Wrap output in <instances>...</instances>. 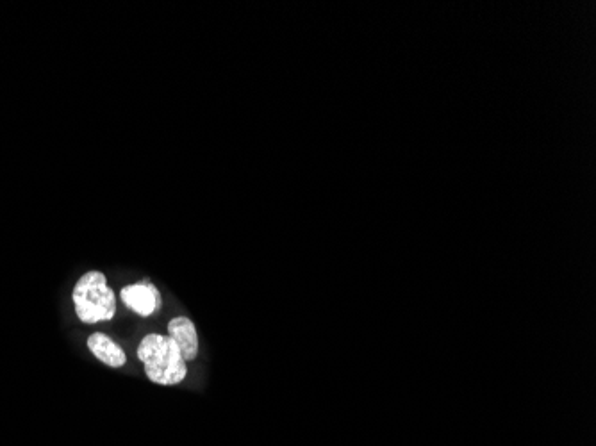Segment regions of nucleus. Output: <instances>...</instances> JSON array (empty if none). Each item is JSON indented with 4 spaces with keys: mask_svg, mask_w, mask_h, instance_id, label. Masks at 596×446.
Returning <instances> with one entry per match:
<instances>
[{
    "mask_svg": "<svg viewBox=\"0 0 596 446\" xmlns=\"http://www.w3.org/2000/svg\"><path fill=\"white\" fill-rule=\"evenodd\" d=\"M75 313L83 323L109 322L116 313L115 291L102 272L84 273L74 288Z\"/></svg>",
    "mask_w": 596,
    "mask_h": 446,
    "instance_id": "2",
    "label": "nucleus"
},
{
    "mask_svg": "<svg viewBox=\"0 0 596 446\" xmlns=\"http://www.w3.org/2000/svg\"><path fill=\"white\" fill-rule=\"evenodd\" d=\"M88 348L100 363L108 364L111 368H122L127 361L122 347L102 332H95L88 338Z\"/></svg>",
    "mask_w": 596,
    "mask_h": 446,
    "instance_id": "5",
    "label": "nucleus"
},
{
    "mask_svg": "<svg viewBox=\"0 0 596 446\" xmlns=\"http://www.w3.org/2000/svg\"><path fill=\"white\" fill-rule=\"evenodd\" d=\"M122 300L125 306L140 316H150L161 307V293L150 282H136L131 286H125L122 290Z\"/></svg>",
    "mask_w": 596,
    "mask_h": 446,
    "instance_id": "3",
    "label": "nucleus"
},
{
    "mask_svg": "<svg viewBox=\"0 0 596 446\" xmlns=\"http://www.w3.org/2000/svg\"><path fill=\"white\" fill-rule=\"evenodd\" d=\"M168 336L172 338L186 363H190L199 356V336L197 329L186 316H177L168 323Z\"/></svg>",
    "mask_w": 596,
    "mask_h": 446,
    "instance_id": "4",
    "label": "nucleus"
},
{
    "mask_svg": "<svg viewBox=\"0 0 596 446\" xmlns=\"http://www.w3.org/2000/svg\"><path fill=\"white\" fill-rule=\"evenodd\" d=\"M138 359L154 384L175 386L188 375V366L170 336L149 334L141 339Z\"/></svg>",
    "mask_w": 596,
    "mask_h": 446,
    "instance_id": "1",
    "label": "nucleus"
}]
</instances>
